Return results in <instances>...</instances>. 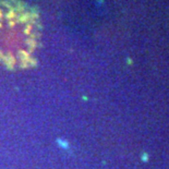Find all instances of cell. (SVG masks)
<instances>
[{"label":"cell","instance_id":"obj_1","mask_svg":"<svg viewBox=\"0 0 169 169\" xmlns=\"http://www.w3.org/2000/svg\"><path fill=\"white\" fill-rule=\"evenodd\" d=\"M38 17L20 0H0V62L25 66L37 44Z\"/></svg>","mask_w":169,"mask_h":169}]
</instances>
